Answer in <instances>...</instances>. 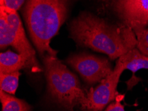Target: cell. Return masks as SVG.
<instances>
[{"label":"cell","instance_id":"cell-1","mask_svg":"<svg viewBox=\"0 0 148 111\" xmlns=\"http://www.w3.org/2000/svg\"><path fill=\"white\" fill-rule=\"evenodd\" d=\"M70 37L78 45L106 54L118 59L136 47L132 29L90 12H81L69 26Z\"/></svg>","mask_w":148,"mask_h":111},{"label":"cell","instance_id":"cell-2","mask_svg":"<svg viewBox=\"0 0 148 111\" xmlns=\"http://www.w3.org/2000/svg\"><path fill=\"white\" fill-rule=\"evenodd\" d=\"M71 0H26L23 16L31 40L42 57H57L50 43L68 15Z\"/></svg>","mask_w":148,"mask_h":111},{"label":"cell","instance_id":"cell-3","mask_svg":"<svg viewBox=\"0 0 148 111\" xmlns=\"http://www.w3.org/2000/svg\"><path fill=\"white\" fill-rule=\"evenodd\" d=\"M42 58L45 68L47 90L53 100L69 111H73L77 105L84 108L86 94L77 76L57 57L47 54Z\"/></svg>","mask_w":148,"mask_h":111},{"label":"cell","instance_id":"cell-4","mask_svg":"<svg viewBox=\"0 0 148 111\" xmlns=\"http://www.w3.org/2000/svg\"><path fill=\"white\" fill-rule=\"evenodd\" d=\"M13 47L23 55L28 63V69L33 72L42 71L36 53L27 38L23 25L16 10L0 6V47Z\"/></svg>","mask_w":148,"mask_h":111},{"label":"cell","instance_id":"cell-5","mask_svg":"<svg viewBox=\"0 0 148 111\" xmlns=\"http://www.w3.org/2000/svg\"><path fill=\"white\" fill-rule=\"evenodd\" d=\"M98 15L135 31L148 28V0H96Z\"/></svg>","mask_w":148,"mask_h":111},{"label":"cell","instance_id":"cell-6","mask_svg":"<svg viewBox=\"0 0 148 111\" xmlns=\"http://www.w3.org/2000/svg\"><path fill=\"white\" fill-rule=\"evenodd\" d=\"M125 71L123 63L118 59L112 72L100 82L96 88H91L86 94L84 109L90 111H102L119 96L117 87L119 80Z\"/></svg>","mask_w":148,"mask_h":111},{"label":"cell","instance_id":"cell-7","mask_svg":"<svg viewBox=\"0 0 148 111\" xmlns=\"http://www.w3.org/2000/svg\"><path fill=\"white\" fill-rule=\"evenodd\" d=\"M66 63L90 85L100 83L114 70L106 58L86 53L71 55L66 59Z\"/></svg>","mask_w":148,"mask_h":111},{"label":"cell","instance_id":"cell-8","mask_svg":"<svg viewBox=\"0 0 148 111\" xmlns=\"http://www.w3.org/2000/svg\"><path fill=\"white\" fill-rule=\"evenodd\" d=\"M28 69L27 59L19 53L8 50L0 54V73H10Z\"/></svg>","mask_w":148,"mask_h":111},{"label":"cell","instance_id":"cell-9","mask_svg":"<svg viewBox=\"0 0 148 111\" xmlns=\"http://www.w3.org/2000/svg\"><path fill=\"white\" fill-rule=\"evenodd\" d=\"M118 59L122 61L125 70H130L133 72V78L131 79L129 82L135 77L134 73L136 72L140 69H148V57L141 53L137 47L131 49Z\"/></svg>","mask_w":148,"mask_h":111},{"label":"cell","instance_id":"cell-10","mask_svg":"<svg viewBox=\"0 0 148 111\" xmlns=\"http://www.w3.org/2000/svg\"><path fill=\"white\" fill-rule=\"evenodd\" d=\"M2 111H31V106L23 100L0 90Z\"/></svg>","mask_w":148,"mask_h":111},{"label":"cell","instance_id":"cell-11","mask_svg":"<svg viewBox=\"0 0 148 111\" xmlns=\"http://www.w3.org/2000/svg\"><path fill=\"white\" fill-rule=\"evenodd\" d=\"M21 75L19 71L10 73H0L1 90L10 94H15L18 87L19 79Z\"/></svg>","mask_w":148,"mask_h":111},{"label":"cell","instance_id":"cell-12","mask_svg":"<svg viewBox=\"0 0 148 111\" xmlns=\"http://www.w3.org/2000/svg\"><path fill=\"white\" fill-rule=\"evenodd\" d=\"M137 44L136 47L141 53L148 57V28L134 31Z\"/></svg>","mask_w":148,"mask_h":111},{"label":"cell","instance_id":"cell-13","mask_svg":"<svg viewBox=\"0 0 148 111\" xmlns=\"http://www.w3.org/2000/svg\"><path fill=\"white\" fill-rule=\"evenodd\" d=\"M123 98H124V96L119 94L117 99L109 104L104 111H125L124 106L121 103Z\"/></svg>","mask_w":148,"mask_h":111},{"label":"cell","instance_id":"cell-14","mask_svg":"<svg viewBox=\"0 0 148 111\" xmlns=\"http://www.w3.org/2000/svg\"><path fill=\"white\" fill-rule=\"evenodd\" d=\"M25 0H0L1 6H5L16 11L21 8Z\"/></svg>","mask_w":148,"mask_h":111}]
</instances>
